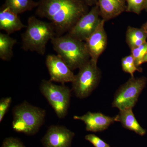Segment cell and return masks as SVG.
I'll return each mask as SVG.
<instances>
[{"instance_id": "cell-8", "label": "cell", "mask_w": 147, "mask_h": 147, "mask_svg": "<svg viewBox=\"0 0 147 147\" xmlns=\"http://www.w3.org/2000/svg\"><path fill=\"white\" fill-rule=\"evenodd\" d=\"M102 18L97 4L82 16L67 32L74 38L85 41L96 28Z\"/></svg>"}, {"instance_id": "cell-14", "label": "cell", "mask_w": 147, "mask_h": 147, "mask_svg": "<svg viewBox=\"0 0 147 147\" xmlns=\"http://www.w3.org/2000/svg\"><path fill=\"white\" fill-rule=\"evenodd\" d=\"M102 20L109 21L120 15L126 9V0H97Z\"/></svg>"}, {"instance_id": "cell-6", "label": "cell", "mask_w": 147, "mask_h": 147, "mask_svg": "<svg viewBox=\"0 0 147 147\" xmlns=\"http://www.w3.org/2000/svg\"><path fill=\"white\" fill-rule=\"evenodd\" d=\"M40 90L58 117H65L70 104L71 90L69 88L62 84L56 85L50 80H43L40 85Z\"/></svg>"}, {"instance_id": "cell-5", "label": "cell", "mask_w": 147, "mask_h": 147, "mask_svg": "<svg viewBox=\"0 0 147 147\" xmlns=\"http://www.w3.org/2000/svg\"><path fill=\"white\" fill-rule=\"evenodd\" d=\"M72 82V90L78 98L89 96L98 86L101 78V71L97 63L90 59L79 69Z\"/></svg>"}, {"instance_id": "cell-13", "label": "cell", "mask_w": 147, "mask_h": 147, "mask_svg": "<svg viewBox=\"0 0 147 147\" xmlns=\"http://www.w3.org/2000/svg\"><path fill=\"white\" fill-rule=\"evenodd\" d=\"M27 26L22 23L18 14L3 5L0 9V30L11 34L21 30Z\"/></svg>"}, {"instance_id": "cell-10", "label": "cell", "mask_w": 147, "mask_h": 147, "mask_svg": "<svg viewBox=\"0 0 147 147\" xmlns=\"http://www.w3.org/2000/svg\"><path fill=\"white\" fill-rule=\"evenodd\" d=\"M75 133L63 125L49 127L42 137L41 143L44 147H71Z\"/></svg>"}, {"instance_id": "cell-7", "label": "cell", "mask_w": 147, "mask_h": 147, "mask_svg": "<svg viewBox=\"0 0 147 147\" xmlns=\"http://www.w3.org/2000/svg\"><path fill=\"white\" fill-rule=\"evenodd\" d=\"M147 82V78L144 76L131 77L116 92L112 103L113 108L119 110L134 108Z\"/></svg>"}, {"instance_id": "cell-12", "label": "cell", "mask_w": 147, "mask_h": 147, "mask_svg": "<svg viewBox=\"0 0 147 147\" xmlns=\"http://www.w3.org/2000/svg\"><path fill=\"white\" fill-rule=\"evenodd\" d=\"M74 119L84 122L86 131L100 132L106 130L116 121L115 117L106 116L100 113L88 112L82 116H74Z\"/></svg>"}, {"instance_id": "cell-19", "label": "cell", "mask_w": 147, "mask_h": 147, "mask_svg": "<svg viewBox=\"0 0 147 147\" xmlns=\"http://www.w3.org/2000/svg\"><path fill=\"white\" fill-rule=\"evenodd\" d=\"M121 63L123 70L125 73L130 74L131 77H134V73L136 71H142V69L136 65L134 58L131 55L123 58Z\"/></svg>"}, {"instance_id": "cell-18", "label": "cell", "mask_w": 147, "mask_h": 147, "mask_svg": "<svg viewBox=\"0 0 147 147\" xmlns=\"http://www.w3.org/2000/svg\"><path fill=\"white\" fill-rule=\"evenodd\" d=\"M4 5L15 13L19 14L37 7L38 2L33 0H5Z\"/></svg>"}, {"instance_id": "cell-29", "label": "cell", "mask_w": 147, "mask_h": 147, "mask_svg": "<svg viewBox=\"0 0 147 147\" xmlns=\"http://www.w3.org/2000/svg\"><path fill=\"white\" fill-rule=\"evenodd\" d=\"M145 10H146V11H147V8H146V9H145Z\"/></svg>"}, {"instance_id": "cell-21", "label": "cell", "mask_w": 147, "mask_h": 147, "mask_svg": "<svg viewBox=\"0 0 147 147\" xmlns=\"http://www.w3.org/2000/svg\"><path fill=\"white\" fill-rule=\"evenodd\" d=\"M126 12L139 15L144 9L145 0H126Z\"/></svg>"}, {"instance_id": "cell-20", "label": "cell", "mask_w": 147, "mask_h": 147, "mask_svg": "<svg viewBox=\"0 0 147 147\" xmlns=\"http://www.w3.org/2000/svg\"><path fill=\"white\" fill-rule=\"evenodd\" d=\"M147 52V42L131 50V55L134 58L137 66L143 63V60Z\"/></svg>"}, {"instance_id": "cell-26", "label": "cell", "mask_w": 147, "mask_h": 147, "mask_svg": "<svg viewBox=\"0 0 147 147\" xmlns=\"http://www.w3.org/2000/svg\"><path fill=\"white\" fill-rule=\"evenodd\" d=\"M141 28H142L143 29V30L145 31V32L147 34V21L145 23V24H144L143 25H142Z\"/></svg>"}, {"instance_id": "cell-22", "label": "cell", "mask_w": 147, "mask_h": 147, "mask_svg": "<svg viewBox=\"0 0 147 147\" xmlns=\"http://www.w3.org/2000/svg\"><path fill=\"white\" fill-rule=\"evenodd\" d=\"M85 139L94 147H111L101 138L94 134H87Z\"/></svg>"}, {"instance_id": "cell-2", "label": "cell", "mask_w": 147, "mask_h": 147, "mask_svg": "<svg viewBox=\"0 0 147 147\" xmlns=\"http://www.w3.org/2000/svg\"><path fill=\"white\" fill-rule=\"evenodd\" d=\"M53 49L71 70L79 69L90 59L85 41L68 34L54 37L51 40Z\"/></svg>"}, {"instance_id": "cell-23", "label": "cell", "mask_w": 147, "mask_h": 147, "mask_svg": "<svg viewBox=\"0 0 147 147\" xmlns=\"http://www.w3.org/2000/svg\"><path fill=\"white\" fill-rule=\"evenodd\" d=\"M12 98L11 97L3 98L0 100V122L2 121L9 108L10 107Z\"/></svg>"}, {"instance_id": "cell-25", "label": "cell", "mask_w": 147, "mask_h": 147, "mask_svg": "<svg viewBox=\"0 0 147 147\" xmlns=\"http://www.w3.org/2000/svg\"><path fill=\"white\" fill-rule=\"evenodd\" d=\"M88 6H93L97 3V0H83Z\"/></svg>"}, {"instance_id": "cell-28", "label": "cell", "mask_w": 147, "mask_h": 147, "mask_svg": "<svg viewBox=\"0 0 147 147\" xmlns=\"http://www.w3.org/2000/svg\"><path fill=\"white\" fill-rule=\"evenodd\" d=\"M147 8V0H145L144 9Z\"/></svg>"}, {"instance_id": "cell-9", "label": "cell", "mask_w": 147, "mask_h": 147, "mask_svg": "<svg viewBox=\"0 0 147 147\" xmlns=\"http://www.w3.org/2000/svg\"><path fill=\"white\" fill-rule=\"evenodd\" d=\"M45 63L50 74V81L62 85L73 82L75 75L59 55H47Z\"/></svg>"}, {"instance_id": "cell-11", "label": "cell", "mask_w": 147, "mask_h": 147, "mask_svg": "<svg viewBox=\"0 0 147 147\" xmlns=\"http://www.w3.org/2000/svg\"><path fill=\"white\" fill-rule=\"evenodd\" d=\"M105 22L102 19L94 31L85 41L91 59L96 63L108 44V37L104 28Z\"/></svg>"}, {"instance_id": "cell-1", "label": "cell", "mask_w": 147, "mask_h": 147, "mask_svg": "<svg viewBox=\"0 0 147 147\" xmlns=\"http://www.w3.org/2000/svg\"><path fill=\"white\" fill-rule=\"evenodd\" d=\"M88 11V6L83 0H40L36 14L49 20L56 36H60L68 32Z\"/></svg>"}, {"instance_id": "cell-15", "label": "cell", "mask_w": 147, "mask_h": 147, "mask_svg": "<svg viewBox=\"0 0 147 147\" xmlns=\"http://www.w3.org/2000/svg\"><path fill=\"white\" fill-rule=\"evenodd\" d=\"M116 121L119 122L125 128L134 131L136 134L143 136L146 130L142 127L135 117L132 108L119 110L118 115L115 117Z\"/></svg>"}, {"instance_id": "cell-3", "label": "cell", "mask_w": 147, "mask_h": 147, "mask_svg": "<svg viewBox=\"0 0 147 147\" xmlns=\"http://www.w3.org/2000/svg\"><path fill=\"white\" fill-rule=\"evenodd\" d=\"M26 28L22 35V48L44 55L47 43L56 36L53 24L32 16L28 19Z\"/></svg>"}, {"instance_id": "cell-27", "label": "cell", "mask_w": 147, "mask_h": 147, "mask_svg": "<svg viewBox=\"0 0 147 147\" xmlns=\"http://www.w3.org/2000/svg\"><path fill=\"white\" fill-rule=\"evenodd\" d=\"M147 62V52L146 55H145L144 60H143V63Z\"/></svg>"}, {"instance_id": "cell-24", "label": "cell", "mask_w": 147, "mask_h": 147, "mask_svg": "<svg viewBox=\"0 0 147 147\" xmlns=\"http://www.w3.org/2000/svg\"><path fill=\"white\" fill-rule=\"evenodd\" d=\"M1 147H26L20 139L13 137H7L3 141Z\"/></svg>"}, {"instance_id": "cell-4", "label": "cell", "mask_w": 147, "mask_h": 147, "mask_svg": "<svg viewBox=\"0 0 147 147\" xmlns=\"http://www.w3.org/2000/svg\"><path fill=\"white\" fill-rule=\"evenodd\" d=\"M12 114L14 131L32 136L38 132L44 123L46 112L26 101L14 107Z\"/></svg>"}, {"instance_id": "cell-17", "label": "cell", "mask_w": 147, "mask_h": 147, "mask_svg": "<svg viewBox=\"0 0 147 147\" xmlns=\"http://www.w3.org/2000/svg\"><path fill=\"white\" fill-rule=\"evenodd\" d=\"M17 40L7 34L0 33V59L3 61L10 60L13 56V46Z\"/></svg>"}, {"instance_id": "cell-16", "label": "cell", "mask_w": 147, "mask_h": 147, "mask_svg": "<svg viewBox=\"0 0 147 147\" xmlns=\"http://www.w3.org/2000/svg\"><path fill=\"white\" fill-rule=\"evenodd\" d=\"M147 34L142 28L129 26L127 29L125 40L130 50L147 42Z\"/></svg>"}]
</instances>
